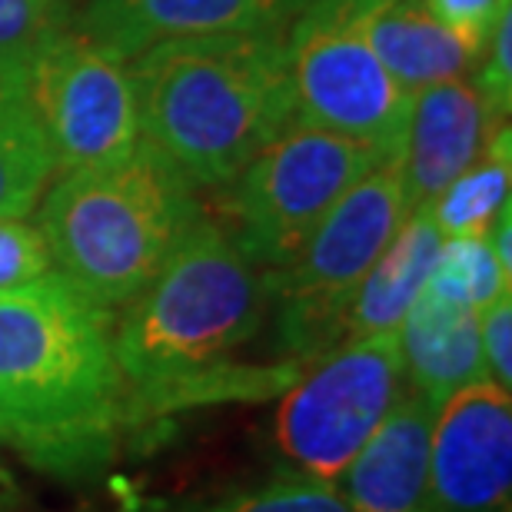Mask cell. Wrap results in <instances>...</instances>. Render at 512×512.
Returning a JSON list of instances; mask_svg holds the SVG:
<instances>
[{
    "label": "cell",
    "mask_w": 512,
    "mask_h": 512,
    "mask_svg": "<svg viewBox=\"0 0 512 512\" xmlns=\"http://www.w3.org/2000/svg\"><path fill=\"white\" fill-rule=\"evenodd\" d=\"M270 310L273 273L260 270L227 227L200 217L114 323L130 416L213 396L273 393L300 380V360L260 370L230 366Z\"/></svg>",
    "instance_id": "1"
},
{
    "label": "cell",
    "mask_w": 512,
    "mask_h": 512,
    "mask_svg": "<svg viewBox=\"0 0 512 512\" xmlns=\"http://www.w3.org/2000/svg\"><path fill=\"white\" fill-rule=\"evenodd\" d=\"M130 419L114 313L50 270L0 290V426L44 469L77 473L114 449Z\"/></svg>",
    "instance_id": "2"
},
{
    "label": "cell",
    "mask_w": 512,
    "mask_h": 512,
    "mask_svg": "<svg viewBox=\"0 0 512 512\" xmlns=\"http://www.w3.org/2000/svg\"><path fill=\"white\" fill-rule=\"evenodd\" d=\"M140 137L193 187H230L296 124L286 30L160 40L127 60Z\"/></svg>",
    "instance_id": "3"
},
{
    "label": "cell",
    "mask_w": 512,
    "mask_h": 512,
    "mask_svg": "<svg viewBox=\"0 0 512 512\" xmlns=\"http://www.w3.org/2000/svg\"><path fill=\"white\" fill-rule=\"evenodd\" d=\"M200 217L197 187L140 137L117 157L57 173L37 230L57 273L114 313L143 293Z\"/></svg>",
    "instance_id": "4"
},
{
    "label": "cell",
    "mask_w": 512,
    "mask_h": 512,
    "mask_svg": "<svg viewBox=\"0 0 512 512\" xmlns=\"http://www.w3.org/2000/svg\"><path fill=\"white\" fill-rule=\"evenodd\" d=\"M409 217L393 160H380L336 200L313 237L273 273V306L283 350L320 360L343 343L353 296Z\"/></svg>",
    "instance_id": "5"
},
{
    "label": "cell",
    "mask_w": 512,
    "mask_h": 512,
    "mask_svg": "<svg viewBox=\"0 0 512 512\" xmlns=\"http://www.w3.org/2000/svg\"><path fill=\"white\" fill-rule=\"evenodd\" d=\"M380 160L386 157L370 143L296 120L230 183L227 233L260 270H283Z\"/></svg>",
    "instance_id": "6"
},
{
    "label": "cell",
    "mask_w": 512,
    "mask_h": 512,
    "mask_svg": "<svg viewBox=\"0 0 512 512\" xmlns=\"http://www.w3.org/2000/svg\"><path fill=\"white\" fill-rule=\"evenodd\" d=\"M373 0H310L286 27L296 120L370 143L389 157L409 94L389 77L366 40Z\"/></svg>",
    "instance_id": "7"
},
{
    "label": "cell",
    "mask_w": 512,
    "mask_h": 512,
    "mask_svg": "<svg viewBox=\"0 0 512 512\" xmlns=\"http://www.w3.org/2000/svg\"><path fill=\"white\" fill-rule=\"evenodd\" d=\"M403 389L396 333L343 340L283 396L273 429L276 446L303 476L333 486Z\"/></svg>",
    "instance_id": "8"
},
{
    "label": "cell",
    "mask_w": 512,
    "mask_h": 512,
    "mask_svg": "<svg viewBox=\"0 0 512 512\" xmlns=\"http://www.w3.org/2000/svg\"><path fill=\"white\" fill-rule=\"evenodd\" d=\"M27 94L54 157V177L117 157L140 140L127 60L70 27L30 60Z\"/></svg>",
    "instance_id": "9"
},
{
    "label": "cell",
    "mask_w": 512,
    "mask_h": 512,
    "mask_svg": "<svg viewBox=\"0 0 512 512\" xmlns=\"http://www.w3.org/2000/svg\"><path fill=\"white\" fill-rule=\"evenodd\" d=\"M512 396L493 380L453 393L429 436V512H509Z\"/></svg>",
    "instance_id": "10"
},
{
    "label": "cell",
    "mask_w": 512,
    "mask_h": 512,
    "mask_svg": "<svg viewBox=\"0 0 512 512\" xmlns=\"http://www.w3.org/2000/svg\"><path fill=\"white\" fill-rule=\"evenodd\" d=\"M503 127L506 120L463 77L409 94L403 130L389 153L409 213L426 210L459 173L483 157Z\"/></svg>",
    "instance_id": "11"
},
{
    "label": "cell",
    "mask_w": 512,
    "mask_h": 512,
    "mask_svg": "<svg viewBox=\"0 0 512 512\" xmlns=\"http://www.w3.org/2000/svg\"><path fill=\"white\" fill-rule=\"evenodd\" d=\"M306 4L310 0H87L77 34L117 60H130L173 37L286 30Z\"/></svg>",
    "instance_id": "12"
},
{
    "label": "cell",
    "mask_w": 512,
    "mask_h": 512,
    "mask_svg": "<svg viewBox=\"0 0 512 512\" xmlns=\"http://www.w3.org/2000/svg\"><path fill=\"white\" fill-rule=\"evenodd\" d=\"M436 406L403 389L376 433L343 469L340 496L356 512H429V436Z\"/></svg>",
    "instance_id": "13"
},
{
    "label": "cell",
    "mask_w": 512,
    "mask_h": 512,
    "mask_svg": "<svg viewBox=\"0 0 512 512\" xmlns=\"http://www.w3.org/2000/svg\"><path fill=\"white\" fill-rule=\"evenodd\" d=\"M406 386L436 409L469 383L489 380L479 346V313L443 300L426 286L399 323Z\"/></svg>",
    "instance_id": "14"
},
{
    "label": "cell",
    "mask_w": 512,
    "mask_h": 512,
    "mask_svg": "<svg viewBox=\"0 0 512 512\" xmlns=\"http://www.w3.org/2000/svg\"><path fill=\"white\" fill-rule=\"evenodd\" d=\"M363 30L380 64L406 94L466 77L479 60L476 50L439 24L426 0H373L363 14Z\"/></svg>",
    "instance_id": "15"
},
{
    "label": "cell",
    "mask_w": 512,
    "mask_h": 512,
    "mask_svg": "<svg viewBox=\"0 0 512 512\" xmlns=\"http://www.w3.org/2000/svg\"><path fill=\"white\" fill-rule=\"evenodd\" d=\"M443 233L429 217V210H413L396 230V237L386 243L380 260L366 273L360 290L353 296V306L346 313L343 340L360 336L396 333L409 306L426 290L433 266L443 250Z\"/></svg>",
    "instance_id": "16"
},
{
    "label": "cell",
    "mask_w": 512,
    "mask_h": 512,
    "mask_svg": "<svg viewBox=\"0 0 512 512\" xmlns=\"http://www.w3.org/2000/svg\"><path fill=\"white\" fill-rule=\"evenodd\" d=\"M54 180L44 127L27 94V70L0 64V217H27Z\"/></svg>",
    "instance_id": "17"
},
{
    "label": "cell",
    "mask_w": 512,
    "mask_h": 512,
    "mask_svg": "<svg viewBox=\"0 0 512 512\" xmlns=\"http://www.w3.org/2000/svg\"><path fill=\"white\" fill-rule=\"evenodd\" d=\"M512 137L503 127L489 140L473 167H466L439 197L429 203V217L443 237H486L496 213L509 203L512 183Z\"/></svg>",
    "instance_id": "18"
},
{
    "label": "cell",
    "mask_w": 512,
    "mask_h": 512,
    "mask_svg": "<svg viewBox=\"0 0 512 512\" xmlns=\"http://www.w3.org/2000/svg\"><path fill=\"white\" fill-rule=\"evenodd\" d=\"M512 276L499 266L486 237H446L429 276V290L449 303L483 313L499 293L512 290Z\"/></svg>",
    "instance_id": "19"
},
{
    "label": "cell",
    "mask_w": 512,
    "mask_h": 512,
    "mask_svg": "<svg viewBox=\"0 0 512 512\" xmlns=\"http://www.w3.org/2000/svg\"><path fill=\"white\" fill-rule=\"evenodd\" d=\"M67 0H0V64L27 70L67 30Z\"/></svg>",
    "instance_id": "20"
},
{
    "label": "cell",
    "mask_w": 512,
    "mask_h": 512,
    "mask_svg": "<svg viewBox=\"0 0 512 512\" xmlns=\"http://www.w3.org/2000/svg\"><path fill=\"white\" fill-rule=\"evenodd\" d=\"M180 512H356L340 489L330 483H316V479H276L260 489H243L220 503L180 509Z\"/></svg>",
    "instance_id": "21"
},
{
    "label": "cell",
    "mask_w": 512,
    "mask_h": 512,
    "mask_svg": "<svg viewBox=\"0 0 512 512\" xmlns=\"http://www.w3.org/2000/svg\"><path fill=\"white\" fill-rule=\"evenodd\" d=\"M54 270L44 233L24 217H0V290H14Z\"/></svg>",
    "instance_id": "22"
},
{
    "label": "cell",
    "mask_w": 512,
    "mask_h": 512,
    "mask_svg": "<svg viewBox=\"0 0 512 512\" xmlns=\"http://www.w3.org/2000/svg\"><path fill=\"white\" fill-rule=\"evenodd\" d=\"M439 24H446L469 50L483 54L499 17L512 7V0H426Z\"/></svg>",
    "instance_id": "23"
},
{
    "label": "cell",
    "mask_w": 512,
    "mask_h": 512,
    "mask_svg": "<svg viewBox=\"0 0 512 512\" xmlns=\"http://www.w3.org/2000/svg\"><path fill=\"white\" fill-rule=\"evenodd\" d=\"M479 346H483L489 380L503 389H512V290L499 293L479 313Z\"/></svg>",
    "instance_id": "24"
},
{
    "label": "cell",
    "mask_w": 512,
    "mask_h": 512,
    "mask_svg": "<svg viewBox=\"0 0 512 512\" xmlns=\"http://www.w3.org/2000/svg\"><path fill=\"white\" fill-rule=\"evenodd\" d=\"M473 84L486 104L506 120L512 104V7L499 17L493 37L486 44V64L479 67Z\"/></svg>",
    "instance_id": "25"
},
{
    "label": "cell",
    "mask_w": 512,
    "mask_h": 512,
    "mask_svg": "<svg viewBox=\"0 0 512 512\" xmlns=\"http://www.w3.org/2000/svg\"><path fill=\"white\" fill-rule=\"evenodd\" d=\"M17 503H20V496H17L14 476L0 466V512H17Z\"/></svg>",
    "instance_id": "26"
},
{
    "label": "cell",
    "mask_w": 512,
    "mask_h": 512,
    "mask_svg": "<svg viewBox=\"0 0 512 512\" xmlns=\"http://www.w3.org/2000/svg\"><path fill=\"white\" fill-rule=\"evenodd\" d=\"M0 446H7V433H4V426H0Z\"/></svg>",
    "instance_id": "27"
}]
</instances>
